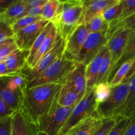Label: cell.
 Here are the masks:
<instances>
[{"label": "cell", "instance_id": "35", "mask_svg": "<svg viewBox=\"0 0 135 135\" xmlns=\"http://www.w3.org/2000/svg\"><path fill=\"white\" fill-rule=\"evenodd\" d=\"M131 118L122 117L108 135H123L130 125Z\"/></svg>", "mask_w": 135, "mask_h": 135}, {"label": "cell", "instance_id": "34", "mask_svg": "<svg viewBox=\"0 0 135 135\" xmlns=\"http://www.w3.org/2000/svg\"><path fill=\"white\" fill-rule=\"evenodd\" d=\"M122 117L121 116H116L110 119H107L104 121V123L101 127L96 132L94 135H108L111 131L117 125L118 121Z\"/></svg>", "mask_w": 135, "mask_h": 135}, {"label": "cell", "instance_id": "10", "mask_svg": "<svg viewBox=\"0 0 135 135\" xmlns=\"http://www.w3.org/2000/svg\"><path fill=\"white\" fill-rule=\"evenodd\" d=\"M89 34L85 24H82L66 41L64 55L67 59L76 62Z\"/></svg>", "mask_w": 135, "mask_h": 135}, {"label": "cell", "instance_id": "30", "mask_svg": "<svg viewBox=\"0 0 135 135\" xmlns=\"http://www.w3.org/2000/svg\"><path fill=\"white\" fill-rule=\"evenodd\" d=\"M123 11V7L120 0L119 2L116 5L108 8L102 13V17L109 24L113 23L118 21Z\"/></svg>", "mask_w": 135, "mask_h": 135}, {"label": "cell", "instance_id": "27", "mask_svg": "<svg viewBox=\"0 0 135 135\" xmlns=\"http://www.w3.org/2000/svg\"><path fill=\"white\" fill-rule=\"evenodd\" d=\"M84 24L89 33H107L109 28V23L103 18L102 15L96 16Z\"/></svg>", "mask_w": 135, "mask_h": 135}, {"label": "cell", "instance_id": "44", "mask_svg": "<svg viewBox=\"0 0 135 135\" xmlns=\"http://www.w3.org/2000/svg\"><path fill=\"white\" fill-rule=\"evenodd\" d=\"M0 76L1 78L7 77L9 76V71L5 61L0 62Z\"/></svg>", "mask_w": 135, "mask_h": 135}, {"label": "cell", "instance_id": "28", "mask_svg": "<svg viewBox=\"0 0 135 135\" xmlns=\"http://www.w3.org/2000/svg\"><path fill=\"white\" fill-rule=\"evenodd\" d=\"M61 1L47 0L42 7L41 17L44 20L52 22L58 15V11Z\"/></svg>", "mask_w": 135, "mask_h": 135}, {"label": "cell", "instance_id": "6", "mask_svg": "<svg viewBox=\"0 0 135 135\" xmlns=\"http://www.w3.org/2000/svg\"><path fill=\"white\" fill-rule=\"evenodd\" d=\"M129 94L128 83H121L112 88V94L109 98L98 105L97 113L104 119L116 117L119 109L124 105Z\"/></svg>", "mask_w": 135, "mask_h": 135}, {"label": "cell", "instance_id": "11", "mask_svg": "<svg viewBox=\"0 0 135 135\" xmlns=\"http://www.w3.org/2000/svg\"><path fill=\"white\" fill-rule=\"evenodd\" d=\"M133 32L131 31V30H123V31L119 32L113 35L108 40L106 47H108L111 54L112 63L109 80L112 77V75L115 68L116 65L117 64L125 51L128 41Z\"/></svg>", "mask_w": 135, "mask_h": 135}, {"label": "cell", "instance_id": "23", "mask_svg": "<svg viewBox=\"0 0 135 135\" xmlns=\"http://www.w3.org/2000/svg\"><path fill=\"white\" fill-rule=\"evenodd\" d=\"M57 37L58 35L57 32L56 28L54 26V27L51 29L50 32L47 35L46 39L45 40L42 47H40L39 51L36 54L32 63L31 66H30V67L29 69H32L33 67H35L37 63H38V62L40 61V59L52 49L53 46H54L57 39Z\"/></svg>", "mask_w": 135, "mask_h": 135}, {"label": "cell", "instance_id": "38", "mask_svg": "<svg viewBox=\"0 0 135 135\" xmlns=\"http://www.w3.org/2000/svg\"><path fill=\"white\" fill-rule=\"evenodd\" d=\"M12 117L0 119V135H11Z\"/></svg>", "mask_w": 135, "mask_h": 135}, {"label": "cell", "instance_id": "5", "mask_svg": "<svg viewBox=\"0 0 135 135\" xmlns=\"http://www.w3.org/2000/svg\"><path fill=\"white\" fill-rule=\"evenodd\" d=\"M75 107H62L56 100L50 112L38 121L37 124L38 131L44 132L47 135H57Z\"/></svg>", "mask_w": 135, "mask_h": 135}, {"label": "cell", "instance_id": "22", "mask_svg": "<svg viewBox=\"0 0 135 135\" xmlns=\"http://www.w3.org/2000/svg\"><path fill=\"white\" fill-rule=\"evenodd\" d=\"M123 30L135 32V13L125 19L109 24V28L106 33L107 38L109 40L113 35Z\"/></svg>", "mask_w": 135, "mask_h": 135}, {"label": "cell", "instance_id": "24", "mask_svg": "<svg viewBox=\"0 0 135 135\" xmlns=\"http://www.w3.org/2000/svg\"><path fill=\"white\" fill-rule=\"evenodd\" d=\"M54 24L52 22H49V23L47 24V26L44 28L42 32H41V34H40L39 36L37 38V39L36 40V41L34 42V44L32 46L31 49L29 51V54L28 57L27 59V65L26 67L28 68H30V66H31L33 60H34V58L35 57L36 54H37L39 50L40 49V47H42V44L44 42L45 40L47 38V35L49 34V33L50 32V31L51 30V29L54 27Z\"/></svg>", "mask_w": 135, "mask_h": 135}, {"label": "cell", "instance_id": "45", "mask_svg": "<svg viewBox=\"0 0 135 135\" xmlns=\"http://www.w3.org/2000/svg\"><path fill=\"white\" fill-rule=\"evenodd\" d=\"M37 135H47V134H46L45 133H44V132H41V131H39L38 133V134Z\"/></svg>", "mask_w": 135, "mask_h": 135}, {"label": "cell", "instance_id": "29", "mask_svg": "<svg viewBox=\"0 0 135 135\" xmlns=\"http://www.w3.org/2000/svg\"><path fill=\"white\" fill-rule=\"evenodd\" d=\"M133 60L127 61V62L124 63L120 67V68L116 71L115 74L113 75L109 82V84L111 88H115L117 86L120 85L123 83L125 78L126 77L127 75L130 71V69L131 67Z\"/></svg>", "mask_w": 135, "mask_h": 135}, {"label": "cell", "instance_id": "39", "mask_svg": "<svg viewBox=\"0 0 135 135\" xmlns=\"http://www.w3.org/2000/svg\"><path fill=\"white\" fill-rule=\"evenodd\" d=\"M15 113V112L10 107L0 99V119L12 117Z\"/></svg>", "mask_w": 135, "mask_h": 135}, {"label": "cell", "instance_id": "16", "mask_svg": "<svg viewBox=\"0 0 135 135\" xmlns=\"http://www.w3.org/2000/svg\"><path fill=\"white\" fill-rule=\"evenodd\" d=\"M120 0H90L83 1L84 23L94 17L102 15L108 8L116 5Z\"/></svg>", "mask_w": 135, "mask_h": 135}, {"label": "cell", "instance_id": "20", "mask_svg": "<svg viewBox=\"0 0 135 135\" xmlns=\"http://www.w3.org/2000/svg\"><path fill=\"white\" fill-rule=\"evenodd\" d=\"M129 94L124 105L119 109L116 116L132 118L135 115V75L128 82Z\"/></svg>", "mask_w": 135, "mask_h": 135}, {"label": "cell", "instance_id": "2", "mask_svg": "<svg viewBox=\"0 0 135 135\" xmlns=\"http://www.w3.org/2000/svg\"><path fill=\"white\" fill-rule=\"evenodd\" d=\"M63 10L53 21L57 35L65 41L82 24L84 23L83 1H63Z\"/></svg>", "mask_w": 135, "mask_h": 135}, {"label": "cell", "instance_id": "25", "mask_svg": "<svg viewBox=\"0 0 135 135\" xmlns=\"http://www.w3.org/2000/svg\"><path fill=\"white\" fill-rule=\"evenodd\" d=\"M112 67V63L111 54L108 50V47H107V51L104 55L101 66H100V69L99 71L98 77V81L96 84H101V83H109Z\"/></svg>", "mask_w": 135, "mask_h": 135}, {"label": "cell", "instance_id": "41", "mask_svg": "<svg viewBox=\"0 0 135 135\" xmlns=\"http://www.w3.org/2000/svg\"><path fill=\"white\" fill-rule=\"evenodd\" d=\"M43 6L29 8L28 11V15L33 16V17H38L42 15V10Z\"/></svg>", "mask_w": 135, "mask_h": 135}, {"label": "cell", "instance_id": "1", "mask_svg": "<svg viewBox=\"0 0 135 135\" xmlns=\"http://www.w3.org/2000/svg\"><path fill=\"white\" fill-rule=\"evenodd\" d=\"M62 86L63 83H54L22 90V109L36 126L52 108Z\"/></svg>", "mask_w": 135, "mask_h": 135}, {"label": "cell", "instance_id": "40", "mask_svg": "<svg viewBox=\"0 0 135 135\" xmlns=\"http://www.w3.org/2000/svg\"><path fill=\"white\" fill-rule=\"evenodd\" d=\"M47 1V0H26V4L29 9L36 7L44 6Z\"/></svg>", "mask_w": 135, "mask_h": 135}, {"label": "cell", "instance_id": "4", "mask_svg": "<svg viewBox=\"0 0 135 135\" xmlns=\"http://www.w3.org/2000/svg\"><path fill=\"white\" fill-rule=\"evenodd\" d=\"M97 108L98 103L94 88L92 90L86 91L84 97L75 105L71 115L57 135H65L79 122L98 115Z\"/></svg>", "mask_w": 135, "mask_h": 135}, {"label": "cell", "instance_id": "15", "mask_svg": "<svg viewBox=\"0 0 135 135\" xmlns=\"http://www.w3.org/2000/svg\"><path fill=\"white\" fill-rule=\"evenodd\" d=\"M104 120L98 115L91 116L76 124L65 135H94L101 127Z\"/></svg>", "mask_w": 135, "mask_h": 135}, {"label": "cell", "instance_id": "7", "mask_svg": "<svg viewBox=\"0 0 135 135\" xmlns=\"http://www.w3.org/2000/svg\"><path fill=\"white\" fill-rule=\"evenodd\" d=\"M65 46L66 41L58 36L52 49L40 59L35 67L32 69L25 67L22 73L25 76L26 84L34 80L59 57L64 55Z\"/></svg>", "mask_w": 135, "mask_h": 135}, {"label": "cell", "instance_id": "32", "mask_svg": "<svg viewBox=\"0 0 135 135\" xmlns=\"http://www.w3.org/2000/svg\"><path fill=\"white\" fill-rule=\"evenodd\" d=\"M95 94L98 105L106 101L112 94V88L109 83H101L94 87Z\"/></svg>", "mask_w": 135, "mask_h": 135}, {"label": "cell", "instance_id": "13", "mask_svg": "<svg viewBox=\"0 0 135 135\" xmlns=\"http://www.w3.org/2000/svg\"><path fill=\"white\" fill-rule=\"evenodd\" d=\"M26 0H15L7 9L0 11V22L11 26L22 17L28 15Z\"/></svg>", "mask_w": 135, "mask_h": 135}, {"label": "cell", "instance_id": "43", "mask_svg": "<svg viewBox=\"0 0 135 135\" xmlns=\"http://www.w3.org/2000/svg\"><path fill=\"white\" fill-rule=\"evenodd\" d=\"M123 135H135V115L131 118L130 125Z\"/></svg>", "mask_w": 135, "mask_h": 135}, {"label": "cell", "instance_id": "37", "mask_svg": "<svg viewBox=\"0 0 135 135\" xmlns=\"http://www.w3.org/2000/svg\"><path fill=\"white\" fill-rule=\"evenodd\" d=\"M14 37L15 32L11 27L3 22H0V43Z\"/></svg>", "mask_w": 135, "mask_h": 135}, {"label": "cell", "instance_id": "26", "mask_svg": "<svg viewBox=\"0 0 135 135\" xmlns=\"http://www.w3.org/2000/svg\"><path fill=\"white\" fill-rule=\"evenodd\" d=\"M134 57H135V32L132 33L131 36L130 38H129V41H128V43L127 44L126 47H125V51H124L123 54L121 57L120 58L119 61H118L117 64L116 65L114 71H113V74H112L110 80L112 79V78L113 77V75L115 74L116 71L120 68V67H121L124 63L127 62V61L132 60V59H134Z\"/></svg>", "mask_w": 135, "mask_h": 135}, {"label": "cell", "instance_id": "14", "mask_svg": "<svg viewBox=\"0 0 135 135\" xmlns=\"http://www.w3.org/2000/svg\"><path fill=\"white\" fill-rule=\"evenodd\" d=\"M86 67V66L83 64L78 65L76 68L69 74L63 82L70 86L83 97H84L86 92L87 88Z\"/></svg>", "mask_w": 135, "mask_h": 135}, {"label": "cell", "instance_id": "18", "mask_svg": "<svg viewBox=\"0 0 135 135\" xmlns=\"http://www.w3.org/2000/svg\"><path fill=\"white\" fill-rule=\"evenodd\" d=\"M106 51L107 47L105 46L98 54L97 56L86 67V76L87 80L86 91L92 90L97 84L100 66Z\"/></svg>", "mask_w": 135, "mask_h": 135}, {"label": "cell", "instance_id": "33", "mask_svg": "<svg viewBox=\"0 0 135 135\" xmlns=\"http://www.w3.org/2000/svg\"><path fill=\"white\" fill-rule=\"evenodd\" d=\"M44 20L41 16H38V17H33V16L27 15L26 17H22V18L17 21V22H15L11 27L12 30L15 32V34L16 32L18 31V30H21L22 28L27 27V26H30V25H33L34 23L39 22V21Z\"/></svg>", "mask_w": 135, "mask_h": 135}, {"label": "cell", "instance_id": "21", "mask_svg": "<svg viewBox=\"0 0 135 135\" xmlns=\"http://www.w3.org/2000/svg\"><path fill=\"white\" fill-rule=\"evenodd\" d=\"M0 99H1L15 112H18L22 109V93L18 94L11 91L2 80L1 84Z\"/></svg>", "mask_w": 135, "mask_h": 135}, {"label": "cell", "instance_id": "9", "mask_svg": "<svg viewBox=\"0 0 135 135\" xmlns=\"http://www.w3.org/2000/svg\"><path fill=\"white\" fill-rule=\"evenodd\" d=\"M49 22L46 20H42L16 32L15 40L18 49L22 51H30L36 40Z\"/></svg>", "mask_w": 135, "mask_h": 135}, {"label": "cell", "instance_id": "8", "mask_svg": "<svg viewBox=\"0 0 135 135\" xmlns=\"http://www.w3.org/2000/svg\"><path fill=\"white\" fill-rule=\"evenodd\" d=\"M108 42L106 32L89 33L76 63L88 65L106 46Z\"/></svg>", "mask_w": 135, "mask_h": 135}, {"label": "cell", "instance_id": "42", "mask_svg": "<svg viewBox=\"0 0 135 135\" xmlns=\"http://www.w3.org/2000/svg\"><path fill=\"white\" fill-rule=\"evenodd\" d=\"M134 75H135V57L133 60V63H132L131 67L130 69V71H129V72L128 73L126 77L125 78V79H124L122 83H127Z\"/></svg>", "mask_w": 135, "mask_h": 135}, {"label": "cell", "instance_id": "36", "mask_svg": "<svg viewBox=\"0 0 135 135\" xmlns=\"http://www.w3.org/2000/svg\"><path fill=\"white\" fill-rule=\"evenodd\" d=\"M121 2L123 7V11L121 17L116 22L125 19V18L132 15L135 13V0H121Z\"/></svg>", "mask_w": 135, "mask_h": 135}, {"label": "cell", "instance_id": "31", "mask_svg": "<svg viewBox=\"0 0 135 135\" xmlns=\"http://www.w3.org/2000/svg\"><path fill=\"white\" fill-rule=\"evenodd\" d=\"M18 49V47L15 40V37L0 43V62L5 61L9 55Z\"/></svg>", "mask_w": 135, "mask_h": 135}, {"label": "cell", "instance_id": "19", "mask_svg": "<svg viewBox=\"0 0 135 135\" xmlns=\"http://www.w3.org/2000/svg\"><path fill=\"white\" fill-rule=\"evenodd\" d=\"M83 96L66 83H63L57 101L62 107H75L83 98Z\"/></svg>", "mask_w": 135, "mask_h": 135}, {"label": "cell", "instance_id": "17", "mask_svg": "<svg viewBox=\"0 0 135 135\" xmlns=\"http://www.w3.org/2000/svg\"><path fill=\"white\" fill-rule=\"evenodd\" d=\"M29 51L17 50L9 55L5 60L9 71V76H12L22 72L27 65Z\"/></svg>", "mask_w": 135, "mask_h": 135}, {"label": "cell", "instance_id": "3", "mask_svg": "<svg viewBox=\"0 0 135 135\" xmlns=\"http://www.w3.org/2000/svg\"><path fill=\"white\" fill-rule=\"evenodd\" d=\"M79 63L69 60L64 55L59 57L52 64L32 81L26 84L25 88L54 83H63L69 74L73 71Z\"/></svg>", "mask_w": 135, "mask_h": 135}, {"label": "cell", "instance_id": "12", "mask_svg": "<svg viewBox=\"0 0 135 135\" xmlns=\"http://www.w3.org/2000/svg\"><path fill=\"white\" fill-rule=\"evenodd\" d=\"M36 125L22 109L12 116L11 135H37Z\"/></svg>", "mask_w": 135, "mask_h": 135}]
</instances>
